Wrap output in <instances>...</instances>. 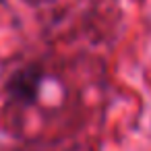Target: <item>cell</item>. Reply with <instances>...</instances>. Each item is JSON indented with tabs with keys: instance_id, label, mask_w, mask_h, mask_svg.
<instances>
[{
	"instance_id": "6da1fadb",
	"label": "cell",
	"mask_w": 151,
	"mask_h": 151,
	"mask_svg": "<svg viewBox=\"0 0 151 151\" xmlns=\"http://www.w3.org/2000/svg\"><path fill=\"white\" fill-rule=\"evenodd\" d=\"M42 81H44V70L40 66H25L21 70H17L9 83H6V91L9 95L15 99V101H21V104H33L37 99V93H40V87H42Z\"/></svg>"
}]
</instances>
